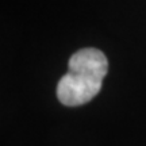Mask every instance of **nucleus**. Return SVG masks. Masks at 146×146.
I'll return each mask as SVG.
<instances>
[{
	"mask_svg": "<svg viewBox=\"0 0 146 146\" xmlns=\"http://www.w3.org/2000/svg\"><path fill=\"white\" fill-rule=\"evenodd\" d=\"M68 73L60 78L57 98L64 106L85 104L100 92L108 72V61L103 52L85 47L69 58Z\"/></svg>",
	"mask_w": 146,
	"mask_h": 146,
	"instance_id": "nucleus-1",
	"label": "nucleus"
}]
</instances>
